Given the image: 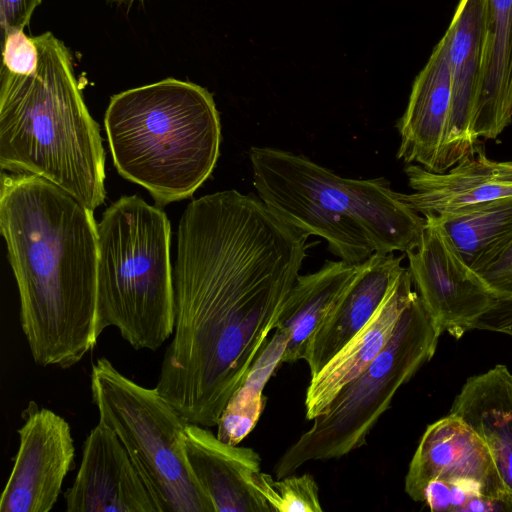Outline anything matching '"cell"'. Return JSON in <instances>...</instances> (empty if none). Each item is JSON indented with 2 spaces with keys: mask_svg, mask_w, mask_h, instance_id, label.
Masks as SVG:
<instances>
[{
  "mask_svg": "<svg viewBox=\"0 0 512 512\" xmlns=\"http://www.w3.org/2000/svg\"><path fill=\"white\" fill-rule=\"evenodd\" d=\"M177 236L173 338L155 388L213 427L275 330L309 236L233 189L192 201Z\"/></svg>",
  "mask_w": 512,
  "mask_h": 512,
  "instance_id": "cell-1",
  "label": "cell"
},
{
  "mask_svg": "<svg viewBox=\"0 0 512 512\" xmlns=\"http://www.w3.org/2000/svg\"><path fill=\"white\" fill-rule=\"evenodd\" d=\"M0 228L34 362L72 367L95 348L102 333L93 211L40 176L2 172Z\"/></svg>",
  "mask_w": 512,
  "mask_h": 512,
  "instance_id": "cell-2",
  "label": "cell"
},
{
  "mask_svg": "<svg viewBox=\"0 0 512 512\" xmlns=\"http://www.w3.org/2000/svg\"><path fill=\"white\" fill-rule=\"evenodd\" d=\"M33 39L39 53L33 74L1 68V168L40 176L94 212L106 196L98 123L83 100L70 50L51 32Z\"/></svg>",
  "mask_w": 512,
  "mask_h": 512,
  "instance_id": "cell-3",
  "label": "cell"
},
{
  "mask_svg": "<svg viewBox=\"0 0 512 512\" xmlns=\"http://www.w3.org/2000/svg\"><path fill=\"white\" fill-rule=\"evenodd\" d=\"M249 158L260 200L300 232L324 238L340 260L360 264L375 252L406 253L419 245L425 218L385 178H344L271 147H252Z\"/></svg>",
  "mask_w": 512,
  "mask_h": 512,
  "instance_id": "cell-4",
  "label": "cell"
},
{
  "mask_svg": "<svg viewBox=\"0 0 512 512\" xmlns=\"http://www.w3.org/2000/svg\"><path fill=\"white\" fill-rule=\"evenodd\" d=\"M104 124L118 173L158 204L191 197L219 157L213 96L189 81L166 78L113 95Z\"/></svg>",
  "mask_w": 512,
  "mask_h": 512,
  "instance_id": "cell-5",
  "label": "cell"
},
{
  "mask_svg": "<svg viewBox=\"0 0 512 512\" xmlns=\"http://www.w3.org/2000/svg\"><path fill=\"white\" fill-rule=\"evenodd\" d=\"M97 315L135 350H157L174 330L170 222L138 195L123 196L97 224Z\"/></svg>",
  "mask_w": 512,
  "mask_h": 512,
  "instance_id": "cell-6",
  "label": "cell"
},
{
  "mask_svg": "<svg viewBox=\"0 0 512 512\" xmlns=\"http://www.w3.org/2000/svg\"><path fill=\"white\" fill-rule=\"evenodd\" d=\"M90 376L99 420L118 436L158 511L215 512L187 459L188 420L156 388L137 384L105 357Z\"/></svg>",
  "mask_w": 512,
  "mask_h": 512,
  "instance_id": "cell-7",
  "label": "cell"
},
{
  "mask_svg": "<svg viewBox=\"0 0 512 512\" xmlns=\"http://www.w3.org/2000/svg\"><path fill=\"white\" fill-rule=\"evenodd\" d=\"M439 337L416 294L380 354L278 459L276 479L307 462L338 459L362 446L400 387L432 359Z\"/></svg>",
  "mask_w": 512,
  "mask_h": 512,
  "instance_id": "cell-8",
  "label": "cell"
},
{
  "mask_svg": "<svg viewBox=\"0 0 512 512\" xmlns=\"http://www.w3.org/2000/svg\"><path fill=\"white\" fill-rule=\"evenodd\" d=\"M424 218L419 245L406 252L408 270L436 330L459 339L475 329L497 297L465 263L435 218Z\"/></svg>",
  "mask_w": 512,
  "mask_h": 512,
  "instance_id": "cell-9",
  "label": "cell"
},
{
  "mask_svg": "<svg viewBox=\"0 0 512 512\" xmlns=\"http://www.w3.org/2000/svg\"><path fill=\"white\" fill-rule=\"evenodd\" d=\"M19 447L0 498L1 512H49L73 468L69 423L31 400L21 412Z\"/></svg>",
  "mask_w": 512,
  "mask_h": 512,
  "instance_id": "cell-10",
  "label": "cell"
},
{
  "mask_svg": "<svg viewBox=\"0 0 512 512\" xmlns=\"http://www.w3.org/2000/svg\"><path fill=\"white\" fill-rule=\"evenodd\" d=\"M490 0H460L448 27L452 102L436 173L454 166L478 141L472 123L489 29Z\"/></svg>",
  "mask_w": 512,
  "mask_h": 512,
  "instance_id": "cell-11",
  "label": "cell"
},
{
  "mask_svg": "<svg viewBox=\"0 0 512 512\" xmlns=\"http://www.w3.org/2000/svg\"><path fill=\"white\" fill-rule=\"evenodd\" d=\"M64 499L67 512H159L127 450L101 420L83 444Z\"/></svg>",
  "mask_w": 512,
  "mask_h": 512,
  "instance_id": "cell-12",
  "label": "cell"
},
{
  "mask_svg": "<svg viewBox=\"0 0 512 512\" xmlns=\"http://www.w3.org/2000/svg\"><path fill=\"white\" fill-rule=\"evenodd\" d=\"M433 480L479 483L490 497L506 502L487 446L461 418L450 413L424 431L405 476V492L422 502L424 488Z\"/></svg>",
  "mask_w": 512,
  "mask_h": 512,
  "instance_id": "cell-13",
  "label": "cell"
},
{
  "mask_svg": "<svg viewBox=\"0 0 512 512\" xmlns=\"http://www.w3.org/2000/svg\"><path fill=\"white\" fill-rule=\"evenodd\" d=\"M404 172L413 192L400 198L423 217L512 196V160L488 158L478 141L445 172L418 164H406Z\"/></svg>",
  "mask_w": 512,
  "mask_h": 512,
  "instance_id": "cell-14",
  "label": "cell"
},
{
  "mask_svg": "<svg viewBox=\"0 0 512 512\" xmlns=\"http://www.w3.org/2000/svg\"><path fill=\"white\" fill-rule=\"evenodd\" d=\"M449 40L446 30L415 78L407 108L397 123L400 135L397 159L432 172H436L451 111Z\"/></svg>",
  "mask_w": 512,
  "mask_h": 512,
  "instance_id": "cell-15",
  "label": "cell"
},
{
  "mask_svg": "<svg viewBox=\"0 0 512 512\" xmlns=\"http://www.w3.org/2000/svg\"><path fill=\"white\" fill-rule=\"evenodd\" d=\"M184 446L215 512H271L252 485L254 475L261 471V458L255 450L226 443L207 427L193 423L186 427Z\"/></svg>",
  "mask_w": 512,
  "mask_h": 512,
  "instance_id": "cell-16",
  "label": "cell"
},
{
  "mask_svg": "<svg viewBox=\"0 0 512 512\" xmlns=\"http://www.w3.org/2000/svg\"><path fill=\"white\" fill-rule=\"evenodd\" d=\"M403 256L373 253L364 268L313 333L305 354L318 373L374 316L405 270Z\"/></svg>",
  "mask_w": 512,
  "mask_h": 512,
  "instance_id": "cell-17",
  "label": "cell"
},
{
  "mask_svg": "<svg viewBox=\"0 0 512 512\" xmlns=\"http://www.w3.org/2000/svg\"><path fill=\"white\" fill-rule=\"evenodd\" d=\"M405 268L370 321L315 375L305 396L306 419L321 415L339 391L361 374L392 337L396 324L417 294Z\"/></svg>",
  "mask_w": 512,
  "mask_h": 512,
  "instance_id": "cell-18",
  "label": "cell"
},
{
  "mask_svg": "<svg viewBox=\"0 0 512 512\" xmlns=\"http://www.w3.org/2000/svg\"><path fill=\"white\" fill-rule=\"evenodd\" d=\"M450 414L461 418L487 446L512 506V373L499 364L469 377L456 395Z\"/></svg>",
  "mask_w": 512,
  "mask_h": 512,
  "instance_id": "cell-19",
  "label": "cell"
},
{
  "mask_svg": "<svg viewBox=\"0 0 512 512\" xmlns=\"http://www.w3.org/2000/svg\"><path fill=\"white\" fill-rule=\"evenodd\" d=\"M364 262L328 260L316 272L297 277L275 328L288 336L282 363L304 360L313 333L361 273Z\"/></svg>",
  "mask_w": 512,
  "mask_h": 512,
  "instance_id": "cell-20",
  "label": "cell"
},
{
  "mask_svg": "<svg viewBox=\"0 0 512 512\" xmlns=\"http://www.w3.org/2000/svg\"><path fill=\"white\" fill-rule=\"evenodd\" d=\"M512 123V0H490L489 29L473 116L478 139H496Z\"/></svg>",
  "mask_w": 512,
  "mask_h": 512,
  "instance_id": "cell-21",
  "label": "cell"
},
{
  "mask_svg": "<svg viewBox=\"0 0 512 512\" xmlns=\"http://www.w3.org/2000/svg\"><path fill=\"white\" fill-rule=\"evenodd\" d=\"M430 216L476 273L494 262L512 243V196Z\"/></svg>",
  "mask_w": 512,
  "mask_h": 512,
  "instance_id": "cell-22",
  "label": "cell"
},
{
  "mask_svg": "<svg viewBox=\"0 0 512 512\" xmlns=\"http://www.w3.org/2000/svg\"><path fill=\"white\" fill-rule=\"evenodd\" d=\"M287 341V334L275 329V333L254 361L244 381L222 411L216 432L220 440L238 445L254 429L266 403L263 389L282 364Z\"/></svg>",
  "mask_w": 512,
  "mask_h": 512,
  "instance_id": "cell-23",
  "label": "cell"
},
{
  "mask_svg": "<svg viewBox=\"0 0 512 512\" xmlns=\"http://www.w3.org/2000/svg\"><path fill=\"white\" fill-rule=\"evenodd\" d=\"M252 485L264 497L271 511L321 512L318 485L310 474L287 475L274 480L271 475L257 472Z\"/></svg>",
  "mask_w": 512,
  "mask_h": 512,
  "instance_id": "cell-24",
  "label": "cell"
},
{
  "mask_svg": "<svg viewBox=\"0 0 512 512\" xmlns=\"http://www.w3.org/2000/svg\"><path fill=\"white\" fill-rule=\"evenodd\" d=\"M3 65L8 71L19 75H31L38 67L39 53L33 37L24 30H15L4 35Z\"/></svg>",
  "mask_w": 512,
  "mask_h": 512,
  "instance_id": "cell-25",
  "label": "cell"
},
{
  "mask_svg": "<svg viewBox=\"0 0 512 512\" xmlns=\"http://www.w3.org/2000/svg\"><path fill=\"white\" fill-rule=\"evenodd\" d=\"M477 274L497 299L512 297V243L494 262Z\"/></svg>",
  "mask_w": 512,
  "mask_h": 512,
  "instance_id": "cell-26",
  "label": "cell"
},
{
  "mask_svg": "<svg viewBox=\"0 0 512 512\" xmlns=\"http://www.w3.org/2000/svg\"><path fill=\"white\" fill-rule=\"evenodd\" d=\"M42 0H0V24L3 36L24 30Z\"/></svg>",
  "mask_w": 512,
  "mask_h": 512,
  "instance_id": "cell-27",
  "label": "cell"
},
{
  "mask_svg": "<svg viewBox=\"0 0 512 512\" xmlns=\"http://www.w3.org/2000/svg\"><path fill=\"white\" fill-rule=\"evenodd\" d=\"M475 329L512 336V297L497 299L478 320Z\"/></svg>",
  "mask_w": 512,
  "mask_h": 512,
  "instance_id": "cell-28",
  "label": "cell"
},
{
  "mask_svg": "<svg viewBox=\"0 0 512 512\" xmlns=\"http://www.w3.org/2000/svg\"><path fill=\"white\" fill-rule=\"evenodd\" d=\"M106 1L111 4H115L117 6H124V7L130 8L136 3L143 4L145 0H106Z\"/></svg>",
  "mask_w": 512,
  "mask_h": 512,
  "instance_id": "cell-29",
  "label": "cell"
}]
</instances>
